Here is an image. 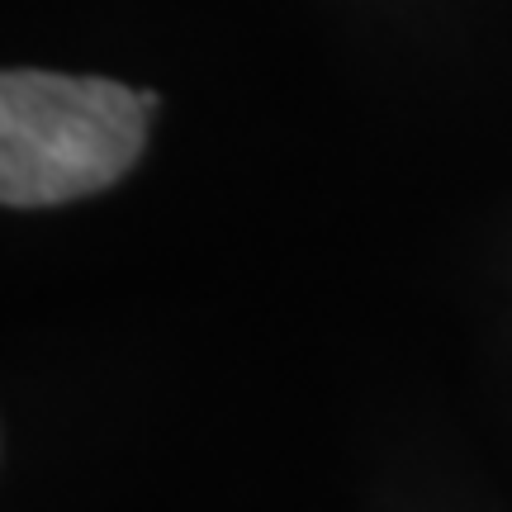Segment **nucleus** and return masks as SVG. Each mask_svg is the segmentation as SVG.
Segmentation results:
<instances>
[{"mask_svg":"<svg viewBox=\"0 0 512 512\" xmlns=\"http://www.w3.org/2000/svg\"><path fill=\"white\" fill-rule=\"evenodd\" d=\"M152 91L105 76L10 67L0 76V204L48 209L110 190L143 157Z\"/></svg>","mask_w":512,"mask_h":512,"instance_id":"obj_1","label":"nucleus"}]
</instances>
